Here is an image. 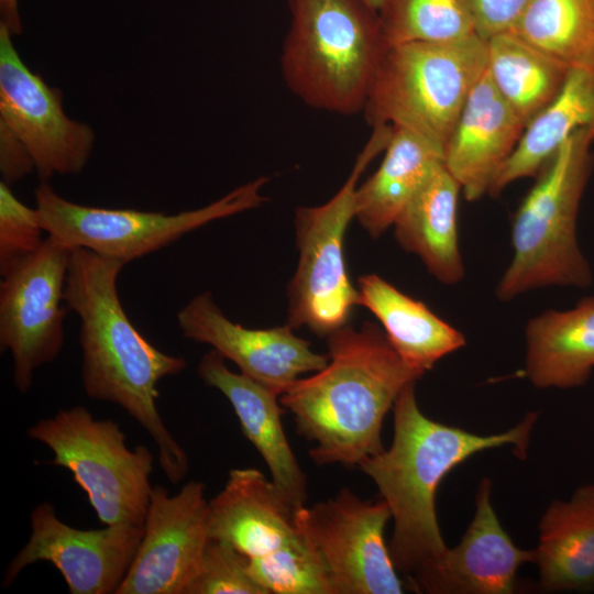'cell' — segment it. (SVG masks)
<instances>
[{
	"instance_id": "6da1fadb",
	"label": "cell",
	"mask_w": 594,
	"mask_h": 594,
	"mask_svg": "<svg viewBox=\"0 0 594 594\" xmlns=\"http://www.w3.org/2000/svg\"><path fill=\"white\" fill-rule=\"evenodd\" d=\"M124 266L73 249L64 300L80 319L82 388L89 398L120 406L141 425L156 444L165 476L177 484L189 471V459L160 415L157 384L183 372L187 361L155 348L131 322L118 294Z\"/></svg>"
},
{
	"instance_id": "7a4b0ae2",
	"label": "cell",
	"mask_w": 594,
	"mask_h": 594,
	"mask_svg": "<svg viewBox=\"0 0 594 594\" xmlns=\"http://www.w3.org/2000/svg\"><path fill=\"white\" fill-rule=\"evenodd\" d=\"M328 364L312 376L297 378L279 396L296 431L315 447L317 465L352 468L384 448V418L410 382L409 369L372 322L360 329L345 324L327 337Z\"/></svg>"
},
{
	"instance_id": "3957f363",
	"label": "cell",
	"mask_w": 594,
	"mask_h": 594,
	"mask_svg": "<svg viewBox=\"0 0 594 594\" xmlns=\"http://www.w3.org/2000/svg\"><path fill=\"white\" fill-rule=\"evenodd\" d=\"M415 383H408L394 403L391 447L359 466L389 507L394 530L388 549L397 571L408 580L437 563L448 549L435 505L442 479L484 450L512 444L517 457L525 458L537 418L528 414L505 432L476 435L425 416L417 404Z\"/></svg>"
},
{
	"instance_id": "277c9868",
	"label": "cell",
	"mask_w": 594,
	"mask_h": 594,
	"mask_svg": "<svg viewBox=\"0 0 594 594\" xmlns=\"http://www.w3.org/2000/svg\"><path fill=\"white\" fill-rule=\"evenodd\" d=\"M292 22L280 67L287 87L311 108L364 110L385 50L378 11L365 0H289Z\"/></svg>"
},
{
	"instance_id": "5b68a950",
	"label": "cell",
	"mask_w": 594,
	"mask_h": 594,
	"mask_svg": "<svg viewBox=\"0 0 594 594\" xmlns=\"http://www.w3.org/2000/svg\"><path fill=\"white\" fill-rule=\"evenodd\" d=\"M593 135L580 130L538 173L513 217V260L496 287L501 300L547 286L586 288L590 263L576 239L582 196L594 168Z\"/></svg>"
},
{
	"instance_id": "8992f818",
	"label": "cell",
	"mask_w": 594,
	"mask_h": 594,
	"mask_svg": "<svg viewBox=\"0 0 594 594\" xmlns=\"http://www.w3.org/2000/svg\"><path fill=\"white\" fill-rule=\"evenodd\" d=\"M487 68V40L386 46L364 107L374 128L407 129L442 154L461 110Z\"/></svg>"
},
{
	"instance_id": "52a82bcc",
	"label": "cell",
	"mask_w": 594,
	"mask_h": 594,
	"mask_svg": "<svg viewBox=\"0 0 594 594\" xmlns=\"http://www.w3.org/2000/svg\"><path fill=\"white\" fill-rule=\"evenodd\" d=\"M28 435L52 450L51 464L72 473L101 524L143 526L154 457L144 446L128 448L114 420L96 419L78 405L36 421Z\"/></svg>"
},
{
	"instance_id": "ba28073f",
	"label": "cell",
	"mask_w": 594,
	"mask_h": 594,
	"mask_svg": "<svg viewBox=\"0 0 594 594\" xmlns=\"http://www.w3.org/2000/svg\"><path fill=\"white\" fill-rule=\"evenodd\" d=\"M392 128H373L350 176L327 202L295 210V234L299 251L296 272L287 287L288 321L294 329L307 327L328 337L348 324L360 305L359 290L348 275L343 240L355 213L358 182L369 163L389 142Z\"/></svg>"
},
{
	"instance_id": "9c48e42d",
	"label": "cell",
	"mask_w": 594,
	"mask_h": 594,
	"mask_svg": "<svg viewBox=\"0 0 594 594\" xmlns=\"http://www.w3.org/2000/svg\"><path fill=\"white\" fill-rule=\"evenodd\" d=\"M258 177L209 205L166 215L79 205L58 195L48 182L35 189V208L47 235L124 263L156 252L212 221L260 207L267 200Z\"/></svg>"
},
{
	"instance_id": "30bf717a",
	"label": "cell",
	"mask_w": 594,
	"mask_h": 594,
	"mask_svg": "<svg viewBox=\"0 0 594 594\" xmlns=\"http://www.w3.org/2000/svg\"><path fill=\"white\" fill-rule=\"evenodd\" d=\"M73 249L47 235L1 276L0 349L11 354L13 383L21 394L32 387L35 371L63 349L69 310L64 290Z\"/></svg>"
},
{
	"instance_id": "8fae6325",
	"label": "cell",
	"mask_w": 594,
	"mask_h": 594,
	"mask_svg": "<svg viewBox=\"0 0 594 594\" xmlns=\"http://www.w3.org/2000/svg\"><path fill=\"white\" fill-rule=\"evenodd\" d=\"M391 518L383 499H362L349 487L299 509V522L323 560L332 594L404 593L384 538Z\"/></svg>"
},
{
	"instance_id": "7c38bea8",
	"label": "cell",
	"mask_w": 594,
	"mask_h": 594,
	"mask_svg": "<svg viewBox=\"0 0 594 594\" xmlns=\"http://www.w3.org/2000/svg\"><path fill=\"white\" fill-rule=\"evenodd\" d=\"M12 36L0 23V123L28 148L42 182L77 175L90 157L94 130L65 113L62 91L25 65Z\"/></svg>"
},
{
	"instance_id": "4fadbf2b",
	"label": "cell",
	"mask_w": 594,
	"mask_h": 594,
	"mask_svg": "<svg viewBox=\"0 0 594 594\" xmlns=\"http://www.w3.org/2000/svg\"><path fill=\"white\" fill-rule=\"evenodd\" d=\"M30 525L28 542L6 568L4 588L26 566L48 562L61 572L70 594L117 593L143 535V526L130 524L74 528L57 517L50 502L33 508Z\"/></svg>"
},
{
	"instance_id": "5bb4252c",
	"label": "cell",
	"mask_w": 594,
	"mask_h": 594,
	"mask_svg": "<svg viewBox=\"0 0 594 594\" xmlns=\"http://www.w3.org/2000/svg\"><path fill=\"white\" fill-rule=\"evenodd\" d=\"M208 503L199 481L175 495L153 486L142 539L116 594H185L210 539Z\"/></svg>"
},
{
	"instance_id": "9a60e30c",
	"label": "cell",
	"mask_w": 594,
	"mask_h": 594,
	"mask_svg": "<svg viewBox=\"0 0 594 594\" xmlns=\"http://www.w3.org/2000/svg\"><path fill=\"white\" fill-rule=\"evenodd\" d=\"M176 318L185 338L210 345L240 373L279 396L300 375L320 371L329 361L328 354L312 351L307 340L297 337L289 323L249 329L231 321L210 292L193 297Z\"/></svg>"
},
{
	"instance_id": "2e32d148",
	"label": "cell",
	"mask_w": 594,
	"mask_h": 594,
	"mask_svg": "<svg viewBox=\"0 0 594 594\" xmlns=\"http://www.w3.org/2000/svg\"><path fill=\"white\" fill-rule=\"evenodd\" d=\"M492 483L484 477L475 497V514L458 546L433 565L408 580L411 590L429 594H510L520 565L534 561V550L515 546L491 502Z\"/></svg>"
},
{
	"instance_id": "e0dca14e",
	"label": "cell",
	"mask_w": 594,
	"mask_h": 594,
	"mask_svg": "<svg viewBox=\"0 0 594 594\" xmlns=\"http://www.w3.org/2000/svg\"><path fill=\"white\" fill-rule=\"evenodd\" d=\"M300 508L261 471L233 469L222 491L208 503L209 538L248 558L262 557L302 540Z\"/></svg>"
},
{
	"instance_id": "ac0fdd59",
	"label": "cell",
	"mask_w": 594,
	"mask_h": 594,
	"mask_svg": "<svg viewBox=\"0 0 594 594\" xmlns=\"http://www.w3.org/2000/svg\"><path fill=\"white\" fill-rule=\"evenodd\" d=\"M525 128L486 70L472 88L443 151V164L469 201L488 194Z\"/></svg>"
},
{
	"instance_id": "d6986e66",
	"label": "cell",
	"mask_w": 594,
	"mask_h": 594,
	"mask_svg": "<svg viewBox=\"0 0 594 594\" xmlns=\"http://www.w3.org/2000/svg\"><path fill=\"white\" fill-rule=\"evenodd\" d=\"M198 376L231 404L244 437L265 461L274 484L298 507L307 501V479L282 425L284 409L274 389L230 371L224 358L210 350L199 361Z\"/></svg>"
},
{
	"instance_id": "ffe728a7",
	"label": "cell",
	"mask_w": 594,
	"mask_h": 594,
	"mask_svg": "<svg viewBox=\"0 0 594 594\" xmlns=\"http://www.w3.org/2000/svg\"><path fill=\"white\" fill-rule=\"evenodd\" d=\"M461 190L442 162L393 224L398 244L419 256L428 272L448 285L464 275L458 232Z\"/></svg>"
},
{
	"instance_id": "44dd1931",
	"label": "cell",
	"mask_w": 594,
	"mask_h": 594,
	"mask_svg": "<svg viewBox=\"0 0 594 594\" xmlns=\"http://www.w3.org/2000/svg\"><path fill=\"white\" fill-rule=\"evenodd\" d=\"M526 366L539 388L584 385L594 369V296L569 310H548L526 327Z\"/></svg>"
},
{
	"instance_id": "7402d4cb",
	"label": "cell",
	"mask_w": 594,
	"mask_h": 594,
	"mask_svg": "<svg viewBox=\"0 0 594 594\" xmlns=\"http://www.w3.org/2000/svg\"><path fill=\"white\" fill-rule=\"evenodd\" d=\"M360 306L382 323L403 362L421 376L443 356L465 345L464 336L376 274L359 278Z\"/></svg>"
},
{
	"instance_id": "603a6c76",
	"label": "cell",
	"mask_w": 594,
	"mask_h": 594,
	"mask_svg": "<svg viewBox=\"0 0 594 594\" xmlns=\"http://www.w3.org/2000/svg\"><path fill=\"white\" fill-rule=\"evenodd\" d=\"M580 130L594 140V64L573 67L557 97L530 121L513 154L495 176L488 195L497 196L513 182L535 176Z\"/></svg>"
},
{
	"instance_id": "cb8c5ba5",
	"label": "cell",
	"mask_w": 594,
	"mask_h": 594,
	"mask_svg": "<svg viewBox=\"0 0 594 594\" xmlns=\"http://www.w3.org/2000/svg\"><path fill=\"white\" fill-rule=\"evenodd\" d=\"M534 550L540 583L550 591L594 588V485L553 501L539 524Z\"/></svg>"
},
{
	"instance_id": "d4e9b609",
	"label": "cell",
	"mask_w": 594,
	"mask_h": 594,
	"mask_svg": "<svg viewBox=\"0 0 594 594\" xmlns=\"http://www.w3.org/2000/svg\"><path fill=\"white\" fill-rule=\"evenodd\" d=\"M442 162V152L430 142L393 127L380 167L356 187L354 218L373 239L380 238Z\"/></svg>"
},
{
	"instance_id": "484cf974",
	"label": "cell",
	"mask_w": 594,
	"mask_h": 594,
	"mask_svg": "<svg viewBox=\"0 0 594 594\" xmlns=\"http://www.w3.org/2000/svg\"><path fill=\"white\" fill-rule=\"evenodd\" d=\"M571 69L512 31L487 40V74L526 127L553 101Z\"/></svg>"
},
{
	"instance_id": "4316f807",
	"label": "cell",
	"mask_w": 594,
	"mask_h": 594,
	"mask_svg": "<svg viewBox=\"0 0 594 594\" xmlns=\"http://www.w3.org/2000/svg\"><path fill=\"white\" fill-rule=\"evenodd\" d=\"M509 31L572 68L594 64V0H530Z\"/></svg>"
},
{
	"instance_id": "83f0119b",
	"label": "cell",
	"mask_w": 594,
	"mask_h": 594,
	"mask_svg": "<svg viewBox=\"0 0 594 594\" xmlns=\"http://www.w3.org/2000/svg\"><path fill=\"white\" fill-rule=\"evenodd\" d=\"M378 16L385 46L455 42L477 34L468 0H385Z\"/></svg>"
},
{
	"instance_id": "f1b7e54d",
	"label": "cell",
	"mask_w": 594,
	"mask_h": 594,
	"mask_svg": "<svg viewBox=\"0 0 594 594\" xmlns=\"http://www.w3.org/2000/svg\"><path fill=\"white\" fill-rule=\"evenodd\" d=\"M249 571L266 594H332L323 560L305 531L299 542L249 558Z\"/></svg>"
},
{
	"instance_id": "f546056e",
	"label": "cell",
	"mask_w": 594,
	"mask_h": 594,
	"mask_svg": "<svg viewBox=\"0 0 594 594\" xmlns=\"http://www.w3.org/2000/svg\"><path fill=\"white\" fill-rule=\"evenodd\" d=\"M185 594H266L249 571V558L231 544L209 539L199 570Z\"/></svg>"
},
{
	"instance_id": "4dcf8cb0",
	"label": "cell",
	"mask_w": 594,
	"mask_h": 594,
	"mask_svg": "<svg viewBox=\"0 0 594 594\" xmlns=\"http://www.w3.org/2000/svg\"><path fill=\"white\" fill-rule=\"evenodd\" d=\"M46 233L36 208H30L0 183V275L33 254Z\"/></svg>"
},
{
	"instance_id": "1f68e13d",
	"label": "cell",
	"mask_w": 594,
	"mask_h": 594,
	"mask_svg": "<svg viewBox=\"0 0 594 594\" xmlns=\"http://www.w3.org/2000/svg\"><path fill=\"white\" fill-rule=\"evenodd\" d=\"M476 33L490 37L509 31L517 23L530 0H468Z\"/></svg>"
},
{
	"instance_id": "d6a6232c",
	"label": "cell",
	"mask_w": 594,
	"mask_h": 594,
	"mask_svg": "<svg viewBox=\"0 0 594 594\" xmlns=\"http://www.w3.org/2000/svg\"><path fill=\"white\" fill-rule=\"evenodd\" d=\"M35 169L34 161L23 143L0 123V172L4 184L11 186Z\"/></svg>"
},
{
	"instance_id": "836d02e7",
	"label": "cell",
	"mask_w": 594,
	"mask_h": 594,
	"mask_svg": "<svg viewBox=\"0 0 594 594\" xmlns=\"http://www.w3.org/2000/svg\"><path fill=\"white\" fill-rule=\"evenodd\" d=\"M18 0H0L1 22L13 35L22 33V21L19 13Z\"/></svg>"
},
{
	"instance_id": "e575fe53",
	"label": "cell",
	"mask_w": 594,
	"mask_h": 594,
	"mask_svg": "<svg viewBox=\"0 0 594 594\" xmlns=\"http://www.w3.org/2000/svg\"><path fill=\"white\" fill-rule=\"evenodd\" d=\"M373 9L380 11L385 0H365Z\"/></svg>"
}]
</instances>
